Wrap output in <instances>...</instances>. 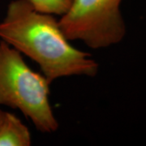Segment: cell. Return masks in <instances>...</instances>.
Returning a JSON list of instances; mask_svg holds the SVG:
<instances>
[{"label":"cell","mask_w":146,"mask_h":146,"mask_svg":"<svg viewBox=\"0 0 146 146\" xmlns=\"http://www.w3.org/2000/svg\"><path fill=\"white\" fill-rule=\"evenodd\" d=\"M6 111H3L2 109H0V124L2 123L3 120L4 119V116H5Z\"/></svg>","instance_id":"obj_6"},{"label":"cell","mask_w":146,"mask_h":146,"mask_svg":"<svg viewBox=\"0 0 146 146\" xmlns=\"http://www.w3.org/2000/svg\"><path fill=\"white\" fill-rule=\"evenodd\" d=\"M38 11L54 16H63L71 6L72 0H29Z\"/></svg>","instance_id":"obj_5"},{"label":"cell","mask_w":146,"mask_h":146,"mask_svg":"<svg viewBox=\"0 0 146 146\" xmlns=\"http://www.w3.org/2000/svg\"><path fill=\"white\" fill-rule=\"evenodd\" d=\"M0 39L39 66L52 83L63 77H94L99 64L73 46L54 15L38 11L29 0H12L0 22Z\"/></svg>","instance_id":"obj_1"},{"label":"cell","mask_w":146,"mask_h":146,"mask_svg":"<svg viewBox=\"0 0 146 146\" xmlns=\"http://www.w3.org/2000/svg\"><path fill=\"white\" fill-rule=\"evenodd\" d=\"M123 0H72L59 25L69 41L98 50L119 43L126 35L120 5Z\"/></svg>","instance_id":"obj_3"},{"label":"cell","mask_w":146,"mask_h":146,"mask_svg":"<svg viewBox=\"0 0 146 146\" xmlns=\"http://www.w3.org/2000/svg\"><path fill=\"white\" fill-rule=\"evenodd\" d=\"M50 84L22 54L0 41V106L20 110L43 133L54 132L59 126L50 102Z\"/></svg>","instance_id":"obj_2"},{"label":"cell","mask_w":146,"mask_h":146,"mask_svg":"<svg viewBox=\"0 0 146 146\" xmlns=\"http://www.w3.org/2000/svg\"><path fill=\"white\" fill-rule=\"evenodd\" d=\"M30 131L14 114L6 112L0 124V146H29Z\"/></svg>","instance_id":"obj_4"}]
</instances>
